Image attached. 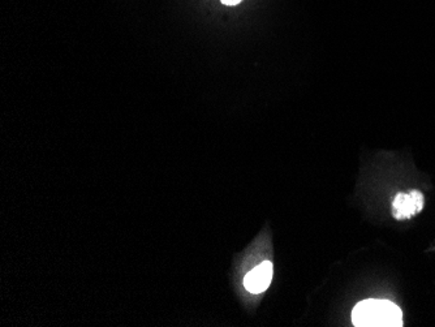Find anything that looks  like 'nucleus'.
I'll use <instances>...</instances> for the list:
<instances>
[{
  "label": "nucleus",
  "instance_id": "f257e3e1",
  "mask_svg": "<svg viewBox=\"0 0 435 327\" xmlns=\"http://www.w3.org/2000/svg\"><path fill=\"white\" fill-rule=\"evenodd\" d=\"M352 322L357 327H400L403 326V311L388 300L369 299L355 306Z\"/></svg>",
  "mask_w": 435,
  "mask_h": 327
},
{
  "label": "nucleus",
  "instance_id": "7ed1b4c3",
  "mask_svg": "<svg viewBox=\"0 0 435 327\" xmlns=\"http://www.w3.org/2000/svg\"><path fill=\"white\" fill-rule=\"evenodd\" d=\"M271 279H272V264L268 261L246 274L244 286L250 294H261L265 289H268Z\"/></svg>",
  "mask_w": 435,
  "mask_h": 327
},
{
  "label": "nucleus",
  "instance_id": "f03ea898",
  "mask_svg": "<svg viewBox=\"0 0 435 327\" xmlns=\"http://www.w3.org/2000/svg\"><path fill=\"white\" fill-rule=\"evenodd\" d=\"M424 204L425 199L421 192L413 189L409 193H397L392 200V216L399 221L409 219L419 214L424 209Z\"/></svg>",
  "mask_w": 435,
  "mask_h": 327
},
{
  "label": "nucleus",
  "instance_id": "20e7f679",
  "mask_svg": "<svg viewBox=\"0 0 435 327\" xmlns=\"http://www.w3.org/2000/svg\"><path fill=\"white\" fill-rule=\"evenodd\" d=\"M241 0H222L223 4H227V6H236Z\"/></svg>",
  "mask_w": 435,
  "mask_h": 327
}]
</instances>
